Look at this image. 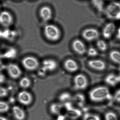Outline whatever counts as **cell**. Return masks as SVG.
<instances>
[{
  "mask_svg": "<svg viewBox=\"0 0 120 120\" xmlns=\"http://www.w3.org/2000/svg\"><path fill=\"white\" fill-rule=\"evenodd\" d=\"M104 13L111 20H120V2L112 1L105 7Z\"/></svg>",
  "mask_w": 120,
  "mask_h": 120,
  "instance_id": "277c9868",
  "label": "cell"
},
{
  "mask_svg": "<svg viewBox=\"0 0 120 120\" xmlns=\"http://www.w3.org/2000/svg\"><path fill=\"white\" fill-rule=\"evenodd\" d=\"M2 58V54L1 53H0V59H1Z\"/></svg>",
  "mask_w": 120,
  "mask_h": 120,
  "instance_id": "f35d334b",
  "label": "cell"
},
{
  "mask_svg": "<svg viewBox=\"0 0 120 120\" xmlns=\"http://www.w3.org/2000/svg\"><path fill=\"white\" fill-rule=\"evenodd\" d=\"M8 94V91L7 88L0 86V98L7 97Z\"/></svg>",
  "mask_w": 120,
  "mask_h": 120,
  "instance_id": "d6a6232c",
  "label": "cell"
},
{
  "mask_svg": "<svg viewBox=\"0 0 120 120\" xmlns=\"http://www.w3.org/2000/svg\"><path fill=\"white\" fill-rule=\"evenodd\" d=\"M72 99V96L71 93L68 92H64L60 94L59 96V99L62 102L64 103L70 101Z\"/></svg>",
  "mask_w": 120,
  "mask_h": 120,
  "instance_id": "4dcf8cb0",
  "label": "cell"
},
{
  "mask_svg": "<svg viewBox=\"0 0 120 120\" xmlns=\"http://www.w3.org/2000/svg\"><path fill=\"white\" fill-rule=\"evenodd\" d=\"M82 116V120H101L100 115L95 112L87 111L84 112Z\"/></svg>",
  "mask_w": 120,
  "mask_h": 120,
  "instance_id": "cb8c5ba5",
  "label": "cell"
},
{
  "mask_svg": "<svg viewBox=\"0 0 120 120\" xmlns=\"http://www.w3.org/2000/svg\"><path fill=\"white\" fill-rule=\"evenodd\" d=\"M57 67L56 62L52 59H47L43 61L42 68L44 71H53Z\"/></svg>",
  "mask_w": 120,
  "mask_h": 120,
  "instance_id": "d6986e66",
  "label": "cell"
},
{
  "mask_svg": "<svg viewBox=\"0 0 120 120\" xmlns=\"http://www.w3.org/2000/svg\"><path fill=\"white\" fill-rule=\"evenodd\" d=\"M39 15L43 21L48 22L52 18V11L48 6H43L40 9Z\"/></svg>",
  "mask_w": 120,
  "mask_h": 120,
  "instance_id": "2e32d148",
  "label": "cell"
},
{
  "mask_svg": "<svg viewBox=\"0 0 120 120\" xmlns=\"http://www.w3.org/2000/svg\"><path fill=\"white\" fill-rule=\"evenodd\" d=\"M44 35L48 40L56 42L60 39L61 33L60 29L53 24H47L45 26L43 30Z\"/></svg>",
  "mask_w": 120,
  "mask_h": 120,
  "instance_id": "5b68a950",
  "label": "cell"
},
{
  "mask_svg": "<svg viewBox=\"0 0 120 120\" xmlns=\"http://www.w3.org/2000/svg\"><path fill=\"white\" fill-rule=\"evenodd\" d=\"M19 86L23 89L29 88L31 85V81L28 77H24L22 78L19 81Z\"/></svg>",
  "mask_w": 120,
  "mask_h": 120,
  "instance_id": "f1b7e54d",
  "label": "cell"
},
{
  "mask_svg": "<svg viewBox=\"0 0 120 120\" xmlns=\"http://www.w3.org/2000/svg\"><path fill=\"white\" fill-rule=\"evenodd\" d=\"M56 120H67V117L65 115L60 114L58 115Z\"/></svg>",
  "mask_w": 120,
  "mask_h": 120,
  "instance_id": "e575fe53",
  "label": "cell"
},
{
  "mask_svg": "<svg viewBox=\"0 0 120 120\" xmlns=\"http://www.w3.org/2000/svg\"><path fill=\"white\" fill-rule=\"evenodd\" d=\"M109 87L105 84L94 86L89 88L87 98L91 103L95 104H100L112 101L113 93Z\"/></svg>",
  "mask_w": 120,
  "mask_h": 120,
  "instance_id": "6da1fadb",
  "label": "cell"
},
{
  "mask_svg": "<svg viewBox=\"0 0 120 120\" xmlns=\"http://www.w3.org/2000/svg\"><path fill=\"white\" fill-rule=\"evenodd\" d=\"M107 60L118 67H120V50L112 49L109 52Z\"/></svg>",
  "mask_w": 120,
  "mask_h": 120,
  "instance_id": "9a60e30c",
  "label": "cell"
},
{
  "mask_svg": "<svg viewBox=\"0 0 120 120\" xmlns=\"http://www.w3.org/2000/svg\"><path fill=\"white\" fill-rule=\"evenodd\" d=\"M87 99V96L84 95L82 92L77 93L74 98L78 106L77 107L81 109V107L84 106Z\"/></svg>",
  "mask_w": 120,
  "mask_h": 120,
  "instance_id": "44dd1931",
  "label": "cell"
},
{
  "mask_svg": "<svg viewBox=\"0 0 120 120\" xmlns=\"http://www.w3.org/2000/svg\"><path fill=\"white\" fill-rule=\"evenodd\" d=\"M73 87L78 92H83L89 89L90 80L85 73L79 71L75 74L73 80Z\"/></svg>",
  "mask_w": 120,
  "mask_h": 120,
  "instance_id": "3957f363",
  "label": "cell"
},
{
  "mask_svg": "<svg viewBox=\"0 0 120 120\" xmlns=\"http://www.w3.org/2000/svg\"><path fill=\"white\" fill-rule=\"evenodd\" d=\"M81 37L85 41L92 42L99 39L100 34L99 31L93 28L85 29L81 32Z\"/></svg>",
  "mask_w": 120,
  "mask_h": 120,
  "instance_id": "52a82bcc",
  "label": "cell"
},
{
  "mask_svg": "<svg viewBox=\"0 0 120 120\" xmlns=\"http://www.w3.org/2000/svg\"><path fill=\"white\" fill-rule=\"evenodd\" d=\"M112 101L115 104L120 105V87L116 89L112 94Z\"/></svg>",
  "mask_w": 120,
  "mask_h": 120,
  "instance_id": "f546056e",
  "label": "cell"
},
{
  "mask_svg": "<svg viewBox=\"0 0 120 120\" xmlns=\"http://www.w3.org/2000/svg\"><path fill=\"white\" fill-rule=\"evenodd\" d=\"M107 0V1H112V0Z\"/></svg>",
  "mask_w": 120,
  "mask_h": 120,
  "instance_id": "ab89813d",
  "label": "cell"
},
{
  "mask_svg": "<svg viewBox=\"0 0 120 120\" xmlns=\"http://www.w3.org/2000/svg\"><path fill=\"white\" fill-rule=\"evenodd\" d=\"M22 64L24 68L28 71L36 70L39 66L38 60L32 56H28L23 58L22 60Z\"/></svg>",
  "mask_w": 120,
  "mask_h": 120,
  "instance_id": "9c48e42d",
  "label": "cell"
},
{
  "mask_svg": "<svg viewBox=\"0 0 120 120\" xmlns=\"http://www.w3.org/2000/svg\"><path fill=\"white\" fill-rule=\"evenodd\" d=\"M14 23V18L11 14L7 11L0 13V24L5 28H9Z\"/></svg>",
  "mask_w": 120,
  "mask_h": 120,
  "instance_id": "30bf717a",
  "label": "cell"
},
{
  "mask_svg": "<svg viewBox=\"0 0 120 120\" xmlns=\"http://www.w3.org/2000/svg\"><path fill=\"white\" fill-rule=\"evenodd\" d=\"M6 69L8 75L13 79H17L21 75V70L16 64H9L6 66Z\"/></svg>",
  "mask_w": 120,
  "mask_h": 120,
  "instance_id": "4fadbf2b",
  "label": "cell"
},
{
  "mask_svg": "<svg viewBox=\"0 0 120 120\" xmlns=\"http://www.w3.org/2000/svg\"><path fill=\"white\" fill-rule=\"evenodd\" d=\"M99 52L104 53L108 50V45L105 41L98 39L96 41V47Z\"/></svg>",
  "mask_w": 120,
  "mask_h": 120,
  "instance_id": "603a6c76",
  "label": "cell"
},
{
  "mask_svg": "<svg viewBox=\"0 0 120 120\" xmlns=\"http://www.w3.org/2000/svg\"><path fill=\"white\" fill-rule=\"evenodd\" d=\"M109 63L107 60L97 57L88 58L85 62V66L87 69L94 73H106L109 68Z\"/></svg>",
  "mask_w": 120,
  "mask_h": 120,
  "instance_id": "7a4b0ae2",
  "label": "cell"
},
{
  "mask_svg": "<svg viewBox=\"0 0 120 120\" xmlns=\"http://www.w3.org/2000/svg\"><path fill=\"white\" fill-rule=\"evenodd\" d=\"M17 100L20 104L25 106L30 105L33 101L31 93L26 90H22L18 93Z\"/></svg>",
  "mask_w": 120,
  "mask_h": 120,
  "instance_id": "7c38bea8",
  "label": "cell"
},
{
  "mask_svg": "<svg viewBox=\"0 0 120 120\" xmlns=\"http://www.w3.org/2000/svg\"><path fill=\"white\" fill-rule=\"evenodd\" d=\"M116 38L117 40L120 41V26L117 29L116 34Z\"/></svg>",
  "mask_w": 120,
  "mask_h": 120,
  "instance_id": "d590c367",
  "label": "cell"
},
{
  "mask_svg": "<svg viewBox=\"0 0 120 120\" xmlns=\"http://www.w3.org/2000/svg\"><path fill=\"white\" fill-rule=\"evenodd\" d=\"M105 0H91V3L93 7L99 13L104 12Z\"/></svg>",
  "mask_w": 120,
  "mask_h": 120,
  "instance_id": "7402d4cb",
  "label": "cell"
},
{
  "mask_svg": "<svg viewBox=\"0 0 120 120\" xmlns=\"http://www.w3.org/2000/svg\"><path fill=\"white\" fill-rule=\"evenodd\" d=\"M0 120H9L7 118L4 116H0Z\"/></svg>",
  "mask_w": 120,
  "mask_h": 120,
  "instance_id": "74e56055",
  "label": "cell"
},
{
  "mask_svg": "<svg viewBox=\"0 0 120 120\" xmlns=\"http://www.w3.org/2000/svg\"><path fill=\"white\" fill-rule=\"evenodd\" d=\"M13 116L16 120H24L26 113L24 110L18 106H15L12 109Z\"/></svg>",
  "mask_w": 120,
  "mask_h": 120,
  "instance_id": "ffe728a7",
  "label": "cell"
},
{
  "mask_svg": "<svg viewBox=\"0 0 120 120\" xmlns=\"http://www.w3.org/2000/svg\"><path fill=\"white\" fill-rule=\"evenodd\" d=\"M104 80L105 84L109 87L115 86L119 83L118 74L114 72L108 73L105 76Z\"/></svg>",
  "mask_w": 120,
  "mask_h": 120,
  "instance_id": "e0dca14e",
  "label": "cell"
},
{
  "mask_svg": "<svg viewBox=\"0 0 120 120\" xmlns=\"http://www.w3.org/2000/svg\"><path fill=\"white\" fill-rule=\"evenodd\" d=\"M82 110L78 107H74L67 111L66 116L67 118H69L72 120H75L82 116Z\"/></svg>",
  "mask_w": 120,
  "mask_h": 120,
  "instance_id": "ac0fdd59",
  "label": "cell"
},
{
  "mask_svg": "<svg viewBox=\"0 0 120 120\" xmlns=\"http://www.w3.org/2000/svg\"><path fill=\"white\" fill-rule=\"evenodd\" d=\"M17 54V50L14 48H10L8 49L3 54H2V58L7 59H13L16 56Z\"/></svg>",
  "mask_w": 120,
  "mask_h": 120,
  "instance_id": "83f0119b",
  "label": "cell"
},
{
  "mask_svg": "<svg viewBox=\"0 0 120 120\" xmlns=\"http://www.w3.org/2000/svg\"><path fill=\"white\" fill-rule=\"evenodd\" d=\"M64 67L66 71L71 73H76L81 69V64L78 61L72 59H67L64 64Z\"/></svg>",
  "mask_w": 120,
  "mask_h": 120,
  "instance_id": "ba28073f",
  "label": "cell"
},
{
  "mask_svg": "<svg viewBox=\"0 0 120 120\" xmlns=\"http://www.w3.org/2000/svg\"><path fill=\"white\" fill-rule=\"evenodd\" d=\"M99 52L95 47L90 46L87 48L86 55L88 58H94L99 56Z\"/></svg>",
  "mask_w": 120,
  "mask_h": 120,
  "instance_id": "484cf974",
  "label": "cell"
},
{
  "mask_svg": "<svg viewBox=\"0 0 120 120\" xmlns=\"http://www.w3.org/2000/svg\"><path fill=\"white\" fill-rule=\"evenodd\" d=\"M71 47L74 53L79 57L86 56L87 47L82 40L78 38L74 40L71 43Z\"/></svg>",
  "mask_w": 120,
  "mask_h": 120,
  "instance_id": "8992f818",
  "label": "cell"
},
{
  "mask_svg": "<svg viewBox=\"0 0 120 120\" xmlns=\"http://www.w3.org/2000/svg\"><path fill=\"white\" fill-rule=\"evenodd\" d=\"M62 106L61 104L57 103L52 104L50 106V111L52 114L59 115L62 109Z\"/></svg>",
  "mask_w": 120,
  "mask_h": 120,
  "instance_id": "d4e9b609",
  "label": "cell"
},
{
  "mask_svg": "<svg viewBox=\"0 0 120 120\" xmlns=\"http://www.w3.org/2000/svg\"><path fill=\"white\" fill-rule=\"evenodd\" d=\"M9 28H5L4 30H0V38L10 41H14L17 37V32L15 30Z\"/></svg>",
  "mask_w": 120,
  "mask_h": 120,
  "instance_id": "5bb4252c",
  "label": "cell"
},
{
  "mask_svg": "<svg viewBox=\"0 0 120 120\" xmlns=\"http://www.w3.org/2000/svg\"></svg>",
  "mask_w": 120,
  "mask_h": 120,
  "instance_id": "60d3db41",
  "label": "cell"
},
{
  "mask_svg": "<svg viewBox=\"0 0 120 120\" xmlns=\"http://www.w3.org/2000/svg\"><path fill=\"white\" fill-rule=\"evenodd\" d=\"M105 120H119L117 114L112 109H108L104 114Z\"/></svg>",
  "mask_w": 120,
  "mask_h": 120,
  "instance_id": "4316f807",
  "label": "cell"
},
{
  "mask_svg": "<svg viewBox=\"0 0 120 120\" xmlns=\"http://www.w3.org/2000/svg\"><path fill=\"white\" fill-rule=\"evenodd\" d=\"M6 80V78L5 76L0 72V84L4 82Z\"/></svg>",
  "mask_w": 120,
  "mask_h": 120,
  "instance_id": "836d02e7",
  "label": "cell"
},
{
  "mask_svg": "<svg viewBox=\"0 0 120 120\" xmlns=\"http://www.w3.org/2000/svg\"><path fill=\"white\" fill-rule=\"evenodd\" d=\"M116 30V24L113 22L107 23L102 30V35L105 39L109 40L113 36Z\"/></svg>",
  "mask_w": 120,
  "mask_h": 120,
  "instance_id": "8fae6325",
  "label": "cell"
},
{
  "mask_svg": "<svg viewBox=\"0 0 120 120\" xmlns=\"http://www.w3.org/2000/svg\"><path fill=\"white\" fill-rule=\"evenodd\" d=\"M10 106L9 104L5 101H0V113H5L9 111Z\"/></svg>",
  "mask_w": 120,
  "mask_h": 120,
  "instance_id": "1f68e13d",
  "label": "cell"
},
{
  "mask_svg": "<svg viewBox=\"0 0 120 120\" xmlns=\"http://www.w3.org/2000/svg\"><path fill=\"white\" fill-rule=\"evenodd\" d=\"M5 68H6V66H5L4 64L0 61V72L1 71L4 70Z\"/></svg>",
  "mask_w": 120,
  "mask_h": 120,
  "instance_id": "8d00e7d4",
  "label": "cell"
}]
</instances>
